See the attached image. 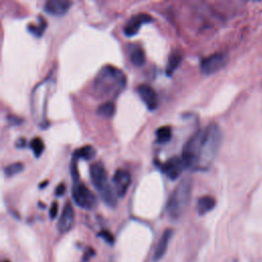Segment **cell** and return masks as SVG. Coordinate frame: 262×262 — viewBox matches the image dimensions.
I'll list each match as a JSON object with an SVG mask.
<instances>
[{"label":"cell","instance_id":"cell-1","mask_svg":"<svg viewBox=\"0 0 262 262\" xmlns=\"http://www.w3.org/2000/svg\"><path fill=\"white\" fill-rule=\"evenodd\" d=\"M126 86L125 74L114 66L106 65L98 73L93 80L92 89L100 99H113Z\"/></svg>","mask_w":262,"mask_h":262},{"label":"cell","instance_id":"cell-2","mask_svg":"<svg viewBox=\"0 0 262 262\" xmlns=\"http://www.w3.org/2000/svg\"><path fill=\"white\" fill-rule=\"evenodd\" d=\"M221 130L215 123L203 128L199 169L205 170L214 161L221 143Z\"/></svg>","mask_w":262,"mask_h":262},{"label":"cell","instance_id":"cell-3","mask_svg":"<svg viewBox=\"0 0 262 262\" xmlns=\"http://www.w3.org/2000/svg\"><path fill=\"white\" fill-rule=\"evenodd\" d=\"M193 191V180L184 178L171 194L167 203L168 215L172 219H178L184 212L191 200Z\"/></svg>","mask_w":262,"mask_h":262},{"label":"cell","instance_id":"cell-4","mask_svg":"<svg viewBox=\"0 0 262 262\" xmlns=\"http://www.w3.org/2000/svg\"><path fill=\"white\" fill-rule=\"evenodd\" d=\"M92 184L99 191L104 203L109 207H115L117 204V194L111 188L108 180V173L102 163H95L90 166L89 170Z\"/></svg>","mask_w":262,"mask_h":262},{"label":"cell","instance_id":"cell-5","mask_svg":"<svg viewBox=\"0 0 262 262\" xmlns=\"http://www.w3.org/2000/svg\"><path fill=\"white\" fill-rule=\"evenodd\" d=\"M202 137H203V129L197 131V132L188 141H186V143L182 148L181 160L183 162L184 168H186V169H192V170L199 169Z\"/></svg>","mask_w":262,"mask_h":262},{"label":"cell","instance_id":"cell-6","mask_svg":"<svg viewBox=\"0 0 262 262\" xmlns=\"http://www.w3.org/2000/svg\"><path fill=\"white\" fill-rule=\"evenodd\" d=\"M72 197L76 205L85 210H92L97 207L98 201L96 196L83 182L76 181L73 183Z\"/></svg>","mask_w":262,"mask_h":262},{"label":"cell","instance_id":"cell-7","mask_svg":"<svg viewBox=\"0 0 262 262\" xmlns=\"http://www.w3.org/2000/svg\"><path fill=\"white\" fill-rule=\"evenodd\" d=\"M228 55L223 52H216L201 62V72L205 75H211L221 70L228 63Z\"/></svg>","mask_w":262,"mask_h":262},{"label":"cell","instance_id":"cell-8","mask_svg":"<svg viewBox=\"0 0 262 262\" xmlns=\"http://www.w3.org/2000/svg\"><path fill=\"white\" fill-rule=\"evenodd\" d=\"M153 17L147 13H138L129 18V21L123 28V33L127 37H133L137 35L141 26L146 23L153 22Z\"/></svg>","mask_w":262,"mask_h":262},{"label":"cell","instance_id":"cell-9","mask_svg":"<svg viewBox=\"0 0 262 262\" xmlns=\"http://www.w3.org/2000/svg\"><path fill=\"white\" fill-rule=\"evenodd\" d=\"M113 183L115 186V193L119 198H123L131 183L130 174L122 169H118L113 176Z\"/></svg>","mask_w":262,"mask_h":262},{"label":"cell","instance_id":"cell-10","mask_svg":"<svg viewBox=\"0 0 262 262\" xmlns=\"http://www.w3.org/2000/svg\"><path fill=\"white\" fill-rule=\"evenodd\" d=\"M138 95L140 96L142 102L145 104L148 110H155L158 107V96L156 90L148 84H141L137 87Z\"/></svg>","mask_w":262,"mask_h":262},{"label":"cell","instance_id":"cell-11","mask_svg":"<svg viewBox=\"0 0 262 262\" xmlns=\"http://www.w3.org/2000/svg\"><path fill=\"white\" fill-rule=\"evenodd\" d=\"M183 169H184L183 162L181 158H178V157L169 159L163 165V168H162L163 173H165L168 178H170L172 180L177 179L180 176Z\"/></svg>","mask_w":262,"mask_h":262},{"label":"cell","instance_id":"cell-12","mask_svg":"<svg viewBox=\"0 0 262 262\" xmlns=\"http://www.w3.org/2000/svg\"><path fill=\"white\" fill-rule=\"evenodd\" d=\"M71 4L68 0H48L44 4V10L51 15L61 16L69 10Z\"/></svg>","mask_w":262,"mask_h":262},{"label":"cell","instance_id":"cell-13","mask_svg":"<svg viewBox=\"0 0 262 262\" xmlns=\"http://www.w3.org/2000/svg\"><path fill=\"white\" fill-rule=\"evenodd\" d=\"M74 223V209L72 207V205L68 203L62 212V215L60 217L59 223H58V228L61 233H67L69 232Z\"/></svg>","mask_w":262,"mask_h":262},{"label":"cell","instance_id":"cell-14","mask_svg":"<svg viewBox=\"0 0 262 262\" xmlns=\"http://www.w3.org/2000/svg\"><path fill=\"white\" fill-rule=\"evenodd\" d=\"M172 233L173 232L170 229L166 230L163 233V235H162V237H161V239H160V241L158 243V246H157V248L155 250V254H154V260L155 261L160 260L165 255V253H166V251L168 249V245H169V241H170V239L172 237Z\"/></svg>","mask_w":262,"mask_h":262},{"label":"cell","instance_id":"cell-15","mask_svg":"<svg viewBox=\"0 0 262 262\" xmlns=\"http://www.w3.org/2000/svg\"><path fill=\"white\" fill-rule=\"evenodd\" d=\"M216 205V201L211 196H204L198 200L197 204V211L200 215H205L214 209Z\"/></svg>","mask_w":262,"mask_h":262},{"label":"cell","instance_id":"cell-16","mask_svg":"<svg viewBox=\"0 0 262 262\" xmlns=\"http://www.w3.org/2000/svg\"><path fill=\"white\" fill-rule=\"evenodd\" d=\"M181 61H182V55L178 50L171 52L169 60H168V65L166 69V72L168 75H169V76H171V75L175 72V70L179 67Z\"/></svg>","mask_w":262,"mask_h":262},{"label":"cell","instance_id":"cell-17","mask_svg":"<svg viewBox=\"0 0 262 262\" xmlns=\"http://www.w3.org/2000/svg\"><path fill=\"white\" fill-rule=\"evenodd\" d=\"M115 111H116V108H115L114 103L108 101L99 106L97 110V113L102 117L111 118V117H113V115L115 114Z\"/></svg>","mask_w":262,"mask_h":262},{"label":"cell","instance_id":"cell-18","mask_svg":"<svg viewBox=\"0 0 262 262\" xmlns=\"http://www.w3.org/2000/svg\"><path fill=\"white\" fill-rule=\"evenodd\" d=\"M156 136L157 141L159 143H166L169 141L172 137V129L170 126L165 125L161 126L156 130Z\"/></svg>","mask_w":262,"mask_h":262},{"label":"cell","instance_id":"cell-19","mask_svg":"<svg viewBox=\"0 0 262 262\" xmlns=\"http://www.w3.org/2000/svg\"><path fill=\"white\" fill-rule=\"evenodd\" d=\"M75 157L78 158V159H83V160H91L95 158L96 156V149L93 148V146L91 145H85L80 147L79 149H77L76 152L73 154Z\"/></svg>","mask_w":262,"mask_h":262},{"label":"cell","instance_id":"cell-20","mask_svg":"<svg viewBox=\"0 0 262 262\" xmlns=\"http://www.w3.org/2000/svg\"><path fill=\"white\" fill-rule=\"evenodd\" d=\"M130 61L133 65L140 67L143 66L145 63V52L142 48L136 47L130 53Z\"/></svg>","mask_w":262,"mask_h":262},{"label":"cell","instance_id":"cell-21","mask_svg":"<svg viewBox=\"0 0 262 262\" xmlns=\"http://www.w3.org/2000/svg\"><path fill=\"white\" fill-rule=\"evenodd\" d=\"M24 170V165L22 163H12L4 168V173L6 176L11 177L18 173H21Z\"/></svg>","mask_w":262,"mask_h":262},{"label":"cell","instance_id":"cell-22","mask_svg":"<svg viewBox=\"0 0 262 262\" xmlns=\"http://www.w3.org/2000/svg\"><path fill=\"white\" fill-rule=\"evenodd\" d=\"M31 148H32V151L34 152L36 157H40L44 151V143H43L42 139L39 137H35L31 141Z\"/></svg>","mask_w":262,"mask_h":262},{"label":"cell","instance_id":"cell-23","mask_svg":"<svg viewBox=\"0 0 262 262\" xmlns=\"http://www.w3.org/2000/svg\"><path fill=\"white\" fill-rule=\"evenodd\" d=\"M39 21H40L39 26H36V25H32V24H30L29 27H28V30H29L33 35H35V36H37V37H41L42 34H43L44 29L46 28V22L43 21V23L41 24L40 17H39Z\"/></svg>","mask_w":262,"mask_h":262},{"label":"cell","instance_id":"cell-24","mask_svg":"<svg viewBox=\"0 0 262 262\" xmlns=\"http://www.w3.org/2000/svg\"><path fill=\"white\" fill-rule=\"evenodd\" d=\"M99 236L104 239L107 243H109V244H113V242H114V237L113 235H112L110 232L108 231H102L99 233Z\"/></svg>","mask_w":262,"mask_h":262},{"label":"cell","instance_id":"cell-25","mask_svg":"<svg viewBox=\"0 0 262 262\" xmlns=\"http://www.w3.org/2000/svg\"><path fill=\"white\" fill-rule=\"evenodd\" d=\"M58 210H59V206H58V203L57 202H53L51 207L49 209V215H50V218L51 219H54L55 217H57L58 215Z\"/></svg>","mask_w":262,"mask_h":262},{"label":"cell","instance_id":"cell-26","mask_svg":"<svg viewBox=\"0 0 262 262\" xmlns=\"http://www.w3.org/2000/svg\"><path fill=\"white\" fill-rule=\"evenodd\" d=\"M66 192V186L64 183H60L58 186H57V190H55V195H57L58 197H62L64 196Z\"/></svg>","mask_w":262,"mask_h":262},{"label":"cell","instance_id":"cell-27","mask_svg":"<svg viewBox=\"0 0 262 262\" xmlns=\"http://www.w3.org/2000/svg\"><path fill=\"white\" fill-rule=\"evenodd\" d=\"M7 120L12 123V124H21L22 123V119L18 118V117H15V116H8L7 117Z\"/></svg>","mask_w":262,"mask_h":262},{"label":"cell","instance_id":"cell-28","mask_svg":"<svg viewBox=\"0 0 262 262\" xmlns=\"http://www.w3.org/2000/svg\"><path fill=\"white\" fill-rule=\"evenodd\" d=\"M25 144H26V140H25L24 138H20V139H18V141L15 143V145H16L18 148H22Z\"/></svg>","mask_w":262,"mask_h":262},{"label":"cell","instance_id":"cell-29","mask_svg":"<svg viewBox=\"0 0 262 262\" xmlns=\"http://www.w3.org/2000/svg\"><path fill=\"white\" fill-rule=\"evenodd\" d=\"M3 262H10V261H8V260H4Z\"/></svg>","mask_w":262,"mask_h":262}]
</instances>
